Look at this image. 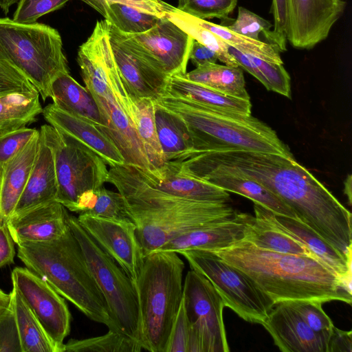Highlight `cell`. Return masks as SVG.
<instances>
[{
    "instance_id": "18",
    "label": "cell",
    "mask_w": 352,
    "mask_h": 352,
    "mask_svg": "<svg viewBox=\"0 0 352 352\" xmlns=\"http://www.w3.org/2000/svg\"><path fill=\"white\" fill-rule=\"evenodd\" d=\"M262 215L274 226L302 244L318 261L340 280L344 289L351 294V259L342 256L316 232L298 219L278 215L254 203Z\"/></svg>"
},
{
    "instance_id": "4",
    "label": "cell",
    "mask_w": 352,
    "mask_h": 352,
    "mask_svg": "<svg viewBox=\"0 0 352 352\" xmlns=\"http://www.w3.org/2000/svg\"><path fill=\"white\" fill-rule=\"evenodd\" d=\"M111 24L97 21L78 49L77 62L85 87L100 111V129L116 144L125 164L148 171L150 166L137 131V109L116 65L109 41Z\"/></svg>"
},
{
    "instance_id": "45",
    "label": "cell",
    "mask_w": 352,
    "mask_h": 352,
    "mask_svg": "<svg viewBox=\"0 0 352 352\" xmlns=\"http://www.w3.org/2000/svg\"><path fill=\"white\" fill-rule=\"evenodd\" d=\"M69 0H20L13 20L23 23H33L43 15L62 8Z\"/></svg>"
},
{
    "instance_id": "12",
    "label": "cell",
    "mask_w": 352,
    "mask_h": 352,
    "mask_svg": "<svg viewBox=\"0 0 352 352\" xmlns=\"http://www.w3.org/2000/svg\"><path fill=\"white\" fill-rule=\"evenodd\" d=\"M183 302L190 325L188 352H228L223 301L211 282L191 270L183 285Z\"/></svg>"
},
{
    "instance_id": "32",
    "label": "cell",
    "mask_w": 352,
    "mask_h": 352,
    "mask_svg": "<svg viewBox=\"0 0 352 352\" xmlns=\"http://www.w3.org/2000/svg\"><path fill=\"white\" fill-rule=\"evenodd\" d=\"M254 210L255 215L247 230L243 240L252 243L261 249L310 256L317 259L298 241L274 226L256 208H254Z\"/></svg>"
},
{
    "instance_id": "11",
    "label": "cell",
    "mask_w": 352,
    "mask_h": 352,
    "mask_svg": "<svg viewBox=\"0 0 352 352\" xmlns=\"http://www.w3.org/2000/svg\"><path fill=\"white\" fill-rule=\"evenodd\" d=\"M178 254L187 260L191 270L211 282L226 307L246 322H264L274 305L243 272L210 251L188 250Z\"/></svg>"
},
{
    "instance_id": "43",
    "label": "cell",
    "mask_w": 352,
    "mask_h": 352,
    "mask_svg": "<svg viewBox=\"0 0 352 352\" xmlns=\"http://www.w3.org/2000/svg\"><path fill=\"white\" fill-rule=\"evenodd\" d=\"M227 27L235 33L256 41H261L259 35L263 34L265 38L271 41L272 24L259 15L241 6L238 8L236 19Z\"/></svg>"
},
{
    "instance_id": "48",
    "label": "cell",
    "mask_w": 352,
    "mask_h": 352,
    "mask_svg": "<svg viewBox=\"0 0 352 352\" xmlns=\"http://www.w3.org/2000/svg\"><path fill=\"white\" fill-rule=\"evenodd\" d=\"M190 325L183 299L171 328L165 352H188Z\"/></svg>"
},
{
    "instance_id": "38",
    "label": "cell",
    "mask_w": 352,
    "mask_h": 352,
    "mask_svg": "<svg viewBox=\"0 0 352 352\" xmlns=\"http://www.w3.org/2000/svg\"><path fill=\"white\" fill-rule=\"evenodd\" d=\"M199 23L236 50L265 60L283 64L278 47L270 43L256 41L231 31L227 26L197 19Z\"/></svg>"
},
{
    "instance_id": "26",
    "label": "cell",
    "mask_w": 352,
    "mask_h": 352,
    "mask_svg": "<svg viewBox=\"0 0 352 352\" xmlns=\"http://www.w3.org/2000/svg\"><path fill=\"white\" fill-rule=\"evenodd\" d=\"M39 131L0 168V218L12 216L25 188L36 154Z\"/></svg>"
},
{
    "instance_id": "20",
    "label": "cell",
    "mask_w": 352,
    "mask_h": 352,
    "mask_svg": "<svg viewBox=\"0 0 352 352\" xmlns=\"http://www.w3.org/2000/svg\"><path fill=\"white\" fill-rule=\"evenodd\" d=\"M66 208L54 200L11 216L7 225L15 243H45L62 236L69 229Z\"/></svg>"
},
{
    "instance_id": "25",
    "label": "cell",
    "mask_w": 352,
    "mask_h": 352,
    "mask_svg": "<svg viewBox=\"0 0 352 352\" xmlns=\"http://www.w3.org/2000/svg\"><path fill=\"white\" fill-rule=\"evenodd\" d=\"M56 195L54 150L47 138L39 129V142L31 172L12 216L54 201Z\"/></svg>"
},
{
    "instance_id": "16",
    "label": "cell",
    "mask_w": 352,
    "mask_h": 352,
    "mask_svg": "<svg viewBox=\"0 0 352 352\" xmlns=\"http://www.w3.org/2000/svg\"><path fill=\"white\" fill-rule=\"evenodd\" d=\"M346 7L343 0H287V41L312 49L327 38Z\"/></svg>"
},
{
    "instance_id": "5",
    "label": "cell",
    "mask_w": 352,
    "mask_h": 352,
    "mask_svg": "<svg viewBox=\"0 0 352 352\" xmlns=\"http://www.w3.org/2000/svg\"><path fill=\"white\" fill-rule=\"evenodd\" d=\"M17 245V256L27 268L90 320L120 332L69 227L56 240Z\"/></svg>"
},
{
    "instance_id": "49",
    "label": "cell",
    "mask_w": 352,
    "mask_h": 352,
    "mask_svg": "<svg viewBox=\"0 0 352 352\" xmlns=\"http://www.w3.org/2000/svg\"><path fill=\"white\" fill-rule=\"evenodd\" d=\"M271 13L274 18V28L271 30V43L280 52L287 50V0H272Z\"/></svg>"
},
{
    "instance_id": "15",
    "label": "cell",
    "mask_w": 352,
    "mask_h": 352,
    "mask_svg": "<svg viewBox=\"0 0 352 352\" xmlns=\"http://www.w3.org/2000/svg\"><path fill=\"white\" fill-rule=\"evenodd\" d=\"M77 219L88 234L134 283L145 256L133 221L85 214H79Z\"/></svg>"
},
{
    "instance_id": "27",
    "label": "cell",
    "mask_w": 352,
    "mask_h": 352,
    "mask_svg": "<svg viewBox=\"0 0 352 352\" xmlns=\"http://www.w3.org/2000/svg\"><path fill=\"white\" fill-rule=\"evenodd\" d=\"M165 94L190 100L213 109L243 115L251 114L250 100L222 94L206 85L191 81L185 75L169 76Z\"/></svg>"
},
{
    "instance_id": "37",
    "label": "cell",
    "mask_w": 352,
    "mask_h": 352,
    "mask_svg": "<svg viewBox=\"0 0 352 352\" xmlns=\"http://www.w3.org/2000/svg\"><path fill=\"white\" fill-rule=\"evenodd\" d=\"M166 16L194 40L214 52L221 62L228 66L239 67L228 52V45L219 36L201 25L197 18L186 14L177 8L168 12Z\"/></svg>"
},
{
    "instance_id": "39",
    "label": "cell",
    "mask_w": 352,
    "mask_h": 352,
    "mask_svg": "<svg viewBox=\"0 0 352 352\" xmlns=\"http://www.w3.org/2000/svg\"><path fill=\"white\" fill-rule=\"evenodd\" d=\"M100 14L120 32L129 34H140L150 30L161 18L120 3L109 4Z\"/></svg>"
},
{
    "instance_id": "28",
    "label": "cell",
    "mask_w": 352,
    "mask_h": 352,
    "mask_svg": "<svg viewBox=\"0 0 352 352\" xmlns=\"http://www.w3.org/2000/svg\"><path fill=\"white\" fill-rule=\"evenodd\" d=\"M50 92L53 104L60 109L85 118L100 129L103 126L100 111L91 94L69 73L58 75L51 83Z\"/></svg>"
},
{
    "instance_id": "46",
    "label": "cell",
    "mask_w": 352,
    "mask_h": 352,
    "mask_svg": "<svg viewBox=\"0 0 352 352\" xmlns=\"http://www.w3.org/2000/svg\"><path fill=\"white\" fill-rule=\"evenodd\" d=\"M39 130L27 126L0 133V168L23 148Z\"/></svg>"
},
{
    "instance_id": "42",
    "label": "cell",
    "mask_w": 352,
    "mask_h": 352,
    "mask_svg": "<svg viewBox=\"0 0 352 352\" xmlns=\"http://www.w3.org/2000/svg\"><path fill=\"white\" fill-rule=\"evenodd\" d=\"M288 302L314 331L329 340L334 325L323 310L322 302L314 300Z\"/></svg>"
},
{
    "instance_id": "17",
    "label": "cell",
    "mask_w": 352,
    "mask_h": 352,
    "mask_svg": "<svg viewBox=\"0 0 352 352\" xmlns=\"http://www.w3.org/2000/svg\"><path fill=\"white\" fill-rule=\"evenodd\" d=\"M109 41L120 74L133 99L157 100L162 96L169 76L152 66L111 25Z\"/></svg>"
},
{
    "instance_id": "50",
    "label": "cell",
    "mask_w": 352,
    "mask_h": 352,
    "mask_svg": "<svg viewBox=\"0 0 352 352\" xmlns=\"http://www.w3.org/2000/svg\"><path fill=\"white\" fill-rule=\"evenodd\" d=\"M21 352L14 317L11 311L0 320V352Z\"/></svg>"
},
{
    "instance_id": "1",
    "label": "cell",
    "mask_w": 352,
    "mask_h": 352,
    "mask_svg": "<svg viewBox=\"0 0 352 352\" xmlns=\"http://www.w3.org/2000/svg\"><path fill=\"white\" fill-rule=\"evenodd\" d=\"M181 162L236 173L258 182L287 204L300 221L345 258L351 257V212L294 157L227 150L193 154Z\"/></svg>"
},
{
    "instance_id": "14",
    "label": "cell",
    "mask_w": 352,
    "mask_h": 352,
    "mask_svg": "<svg viewBox=\"0 0 352 352\" xmlns=\"http://www.w3.org/2000/svg\"><path fill=\"white\" fill-rule=\"evenodd\" d=\"M120 32L155 69L169 76L186 74L194 39L167 16L161 17L155 25L143 33Z\"/></svg>"
},
{
    "instance_id": "31",
    "label": "cell",
    "mask_w": 352,
    "mask_h": 352,
    "mask_svg": "<svg viewBox=\"0 0 352 352\" xmlns=\"http://www.w3.org/2000/svg\"><path fill=\"white\" fill-rule=\"evenodd\" d=\"M185 77L222 94L250 100L245 88L243 73L240 67L208 63L186 72Z\"/></svg>"
},
{
    "instance_id": "52",
    "label": "cell",
    "mask_w": 352,
    "mask_h": 352,
    "mask_svg": "<svg viewBox=\"0 0 352 352\" xmlns=\"http://www.w3.org/2000/svg\"><path fill=\"white\" fill-rule=\"evenodd\" d=\"M327 352H352V332L333 326L327 342Z\"/></svg>"
},
{
    "instance_id": "56",
    "label": "cell",
    "mask_w": 352,
    "mask_h": 352,
    "mask_svg": "<svg viewBox=\"0 0 352 352\" xmlns=\"http://www.w3.org/2000/svg\"><path fill=\"white\" fill-rule=\"evenodd\" d=\"M19 1L20 0H0V8L6 14H7L10 8L14 3H18Z\"/></svg>"
},
{
    "instance_id": "22",
    "label": "cell",
    "mask_w": 352,
    "mask_h": 352,
    "mask_svg": "<svg viewBox=\"0 0 352 352\" xmlns=\"http://www.w3.org/2000/svg\"><path fill=\"white\" fill-rule=\"evenodd\" d=\"M254 216L238 212L232 219L201 227L169 241L155 251L213 250L229 247L245 239Z\"/></svg>"
},
{
    "instance_id": "6",
    "label": "cell",
    "mask_w": 352,
    "mask_h": 352,
    "mask_svg": "<svg viewBox=\"0 0 352 352\" xmlns=\"http://www.w3.org/2000/svg\"><path fill=\"white\" fill-rule=\"evenodd\" d=\"M155 101L185 122L193 143V154L244 150L294 157L276 132L251 114L213 109L168 94Z\"/></svg>"
},
{
    "instance_id": "34",
    "label": "cell",
    "mask_w": 352,
    "mask_h": 352,
    "mask_svg": "<svg viewBox=\"0 0 352 352\" xmlns=\"http://www.w3.org/2000/svg\"><path fill=\"white\" fill-rule=\"evenodd\" d=\"M39 94H14L0 98V133L26 126L42 113Z\"/></svg>"
},
{
    "instance_id": "53",
    "label": "cell",
    "mask_w": 352,
    "mask_h": 352,
    "mask_svg": "<svg viewBox=\"0 0 352 352\" xmlns=\"http://www.w3.org/2000/svg\"><path fill=\"white\" fill-rule=\"evenodd\" d=\"M189 60L197 67L208 63H217V56L214 52L198 41L193 40Z\"/></svg>"
},
{
    "instance_id": "30",
    "label": "cell",
    "mask_w": 352,
    "mask_h": 352,
    "mask_svg": "<svg viewBox=\"0 0 352 352\" xmlns=\"http://www.w3.org/2000/svg\"><path fill=\"white\" fill-rule=\"evenodd\" d=\"M10 294L21 352H56L41 324L15 287Z\"/></svg>"
},
{
    "instance_id": "44",
    "label": "cell",
    "mask_w": 352,
    "mask_h": 352,
    "mask_svg": "<svg viewBox=\"0 0 352 352\" xmlns=\"http://www.w3.org/2000/svg\"><path fill=\"white\" fill-rule=\"evenodd\" d=\"M37 93L36 87L21 72L9 63L0 59V98L14 94Z\"/></svg>"
},
{
    "instance_id": "24",
    "label": "cell",
    "mask_w": 352,
    "mask_h": 352,
    "mask_svg": "<svg viewBox=\"0 0 352 352\" xmlns=\"http://www.w3.org/2000/svg\"><path fill=\"white\" fill-rule=\"evenodd\" d=\"M141 170L152 186L170 195L213 202H228L230 199L228 192L186 173L177 161L166 162L151 171Z\"/></svg>"
},
{
    "instance_id": "47",
    "label": "cell",
    "mask_w": 352,
    "mask_h": 352,
    "mask_svg": "<svg viewBox=\"0 0 352 352\" xmlns=\"http://www.w3.org/2000/svg\"><path fill=\"white\" fill-rule=\"evenodd\" d=\"M100 14L104 7L111 3L131 6L141 11L158 16H166L175 7L162 0H81Z\"/></svg>"
},
{
    "instance_id": "40",
    "label": "cell",
    "mask_w": 352,
    "mask_h": 352,
    "mask_svg": "<svg viewBox=\"0 0 352 352\" xmlns=\"http://www.w3.org/2000/svg\"><path fill=\"white\" fill-rule=\"evenodd\" d=\"M142 349L135 340L112 330L100 336L70 339L64 346V352H139Z\"/></svg>"
},
{
    "instance_id": "55",
    "label": "cell",
    "mask_w": 352,
    "mask_h": 352,
    "mask_svg": "<svg viewBox=\"0 0 352 352\" xmlns=\"http://www.w3.org/2000/svg\"><path fill=\"white\" fill-rule=\"evenodd\" d=\"M344 193L348 198L349 204L351 206L352 192H351V175H349L344 182Z\"/></svg>"
},
{
    "instance_id": "3",
    "label": "cell",
    "mask_w": 352,
    "mask_h": 352,
    "mask_svg": "<svg viewBox=\"0 0 352 352\" xmlns=\"http://www.w3.org/2000/svg\"><path fill=\"white\" fill-rule=\"evenodd\" d=\"M208 251L243 272L274 305L296 300L351 305L352 295L340 278L314 258L261 249L245 240Z\"/></svg>"
},
{
    "instance_id": "35",
    "label": "cell",
    "mask_w": 352,
    "mask_h": 352,
    "mask_svg": "<svg viewBox=\"0 0 352 352\" xmlns=\"http://www.w3.org/2000/svg\"><path fill=\"white\" fill-rule=\"evenodd\" d=\"M72 212L79 214L132 221L121 194L107 190L104 186L82 194Z\"/></svg>"
},
{
    "instance_id": "51",
    "label": "cell",
    "mask_w": 352,
    "mask_h": 352,
    "mask_svg": "<svg viewBox=\"0 0 352 352\" xmlns=\"http://www.w3.org/2000/svg\"><path fill=\"white\" fill-rule=\"evenodd\" d=\"M14 243L6 221L0 218V268L14 263Z\"/></svg>"
},
{
    "instance_id": "41",
    "label": "cell",
    "mask_w": 352,
    "mask_h": 352,
    "mask_svg": "<svg viewBox=\"0 0 352 352\" xmlns=\"http://www.w3.org/2000/svg\"><path fill=\"white\" fill-rule=\"evenodd\" d=\"M238 0H178L177 8L195 18L227 19Z\"/></svg>"
},
{
    "instance_id": "21",
    "label": "cell",
    "mask_w": 352,
    "mask_h": 352,
    "mask_svg": "<svg viewBox=\"0 0 352 352\" xmlns=\"http://www.w3.org/2000/svg\"><path fill=\"white\" fill-rule=\"evenodd\" d=\"M177 162L186 173L198 179L247 197L276 214L298 219L287 204L258 182L236 173Z\"/></svg>"
},
{
    "instance_id": "23",
    "label": "cell",
    "mask_w": 352,
    "mask_h": 352,
    "mask_svg": "<svg viewBox=\"0 0 352 352\" xmlns=\"http://www.w3.org/2000/svg\"><path fill=\"white\" fill-rule=\"evenodd\" d=\"M42 113L49 124L89 147L110 167L125 164L124 159L114 142L87 120L67 113L53 103L43 109Z\"/></svg>"
},
{
    "instance_id": "54",
    "label": "cell",
    "mask_w": 352,
    "mask_h": 352,
    "mask_svg": "<svg viewBox=\"0 0 352 352\" xmlns=\"http://www.w3.org/2000/svg\"><path fill=\"white\" fill-rule=\"evenodd\" d=\"M11 294L0 289V320L11 311Z\"/></svg>"
},
{
    "instance_id": "2",
    "label": "cell",
    "mask_w": 352,
    "mask_h": 352,
    "mask_svg": "<svg viewBox=\"0 0 352 352\" xmlns=\"http://www.w3.org/2000/svg\"><path fill=\"white\" fill-rule=\"evenodd\" d=\"M107 182L122 196L144 256L182 234L228 221L239 212L228 202L192 200L160 190L131 165L111 167Z\"/></svg>"
},
{
    "instance_id": "10",
    "label": "cell",
    "mask_w": 352,
    "mask_h": 352,
    "mask_svg": "<svg viewBox=\"0 0 352 352\" xmlns=\"http://www.w3.org/2000/svg\"><path fill=\"white\" fill-rule=\"evenodd\" d=\"M40 130L54 150L57 179L56 201L72 212L82 194L107 182V164L89 147L52 125H42Z\"/></svg>"
},
{
    "instance_id": "7",
    "label": "cell",
    "mask_w": 352,
    "mask_h": 352,
    "mask_svg": "<svg viewBox=\"0 0 352 352\" xmlns=\"http://www.w3.org/2000/svg\"><path fill=\"white\" fill-rule=\"evenodd\" d=\"M184 261L175 252L155 251L144 257L133 283L138 300L140 344L165 352L183 296Z\"/></svg>"
},
{
    "instance_id": "19",
    "label": "cell",
    "mask_w": 352,
    "mask_h": 352,
    "mask_svg": "<svg viewBox=\"0 0 352 352\" xmlns=\"http://www.w3.org/2000/svg\"><path fill=\"white\" fill-rule=\"evenodd\" d=\"M261 325L283 352H327V339L314 331L288 302L275 305Z\"/></svg>"
},
{
    "instance_id": "36",
    "label": "cell",
    "mask_w": 352,
    "mask_h": 352,
    "mask_svg": "<svg viewBox=\"0 0 352 352\" xmlns=\"http://www.w3.org/2000/svg\"><path fill=\"white\" fill-rule=\"evenodd\" d=\"M134 102L137 109V131L149 164L148 171H151L166 162L156 131L154 100L140 98Z\"/></svg>"
},
{
    "instance_id": "13",
    "label": "cell",
    "mask_w": 352,
    "mask_h": 352,
    "mask_svg": "<svg viewBox=\"0 0 352 352\" xmlns=\"http://www.w3.org/2000/svg\"><path fill=\"white\" fill-rule=\"evenodd\" d=\"M12 281L52 341L56 352H64V340L70 332L72 320L64 298L26 267H15L12 272Z\"/></svg>"
},
{
    "instance_id": "33",
    "label": "cell",
    "mask_w": 352,
    "mask_h": 352,
    "mask_svg": "<svg viewBox=\"0 0 352 352\" xmlns=\"http://www.w3.org/2000/svg\"><path fill=\"white\" fill-rule=\"evenodd\" d=\"M228 50L239 67L254 76L268 91L291 99V78L283 64L245 54L229 45Z\"/></svg>"
},
{
    "instance_id": "8",
    "label": "cell",
    "mask_w": 352,
    "mask_h": 352,
    "mask_svg": "<svg viewBox=\"0 0 352 352\" xmlns=\"http://www.w3.org/2000/svg\"><path fill=\"white\" fill-rule=\"evenodd\" d=\"M0 59L21 72L43 101L50 98L52 80L69 73L58 32L45 24L0 18Z\"/></svg>"
},
{
    "instance_id": "9",
    "label": "cell",
    "mask_w": 352,
    "mask_h": 352,
    "mask_svg": "<svg viewBox=\"0 0 352 352\" xmlns=\"http://www.w3.org/2000/svg\"><path fill=\"white\" fill-rule=\"evenodd\" d=\"M68 225L81 248L115 324L120 332L140 344V312L133 282L88 234L77 217L69 215Z\"/></svg>"
},
{
    "instance_id": "29",
    "label": "cell",
    "mask_w": 352,
    "mask_h": 352,
    "mask_svg": "<svg viewBox=\"0 0 352 352\" xmlns=\"http://www.w3.org/2000/svg\"><path fill=\"white\" fill-rule=\"evenodd\" d=\"M154 118L166 162L183 160L194 153L189 130L179 115L154 100Z\"/></svg>"
}]
</instances>
